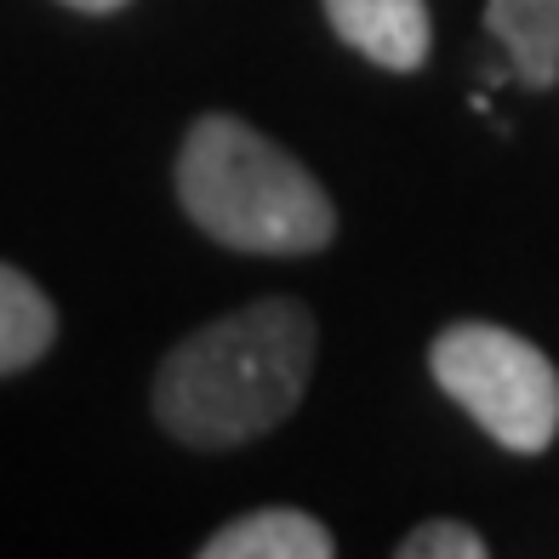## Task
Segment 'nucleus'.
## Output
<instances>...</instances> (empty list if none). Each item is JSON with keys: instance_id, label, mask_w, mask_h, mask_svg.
Here are the masks:
<instances>
[{"instance_id": "nucleus-1", "label": "nucleus", "mask_w": 559, "mask_h": 559, "mask_svg": "<svg viewBox=\"0 0 559 559\" xmlns=\"http://www.w3.org/2000/svg\"><path fill=\"white\" fill-rule=\"evenodd\" d=\"M314 371V314L263 297L183 337L155 377V417L183 445H246L297 412Z\"/></svg>"}, {"instance_id": "nucleus-2", "label": "nucleus", "mask_w": 559, "mask_h": 559, "mask_svg": "<svg viewBox=\"0 0 559 559\" xmlns=\"http://www.w3.org/2000/svg\"><path fill=\"white\" fill-rule=\"evenodd\" d=\"M177 200L212 240L258 258L320 251L337 228L314 171L235 115H200L177 155Z\"/></svg>"}, {"instance_id": "nucleus-3", "label": "nucleus", "mask_w": 559, "mask_h": 559, "mask_svg": "<svg viewBox=\"0 0 559 559\" xmlns=\"http://www.w3.org/2000/svg\"><path fill=\"white\" fill-rule=\"evenodd\" d=\"M435 383L508 451H548L559 435V371L508 325L456 320L428 348Z\"/></svg>"}, {"instance_id": "nucleus-4", "label": "nucleus", "mask_w": 559, "mask_h": 559, "mask_svg": "<svg viewBox=\"0 0 559 559\" xmlns=\"http://www.w3.org/2000/svg\"><path fill=\"white\" fill-rule=\"evenodd\" d=\"M332 29L377 69H417L428 58V7L423 0H325Z\"/></svg>"}, {"instance_id": "nucleus-5", "label": "nucleus", "mask_w": 559, "mask_h": 559, "mask_svg": "<svg viewBox=\"0 0 559 559\" xmlns=\"http://www.w3.org/2000/svg\"><path fill=\"white\" fill-rule=\"evenodd\" d=\"M332 531L302 508H258L200 543L206 559H332Z\"/></svg>"}, {"instance_id": "nucleus-6", "label": "nucleus", "mask_w": 559, "mask_h": 559, "mask_svg": "<svg viewBox=\"0 0 559 559\" xmlns=\"http://www.w3.org/2000/svg\"><path fill=\"white\" fill-rule=\"evenodd\" d=\"M486 23L531 92L559 81V0H491Z\"/></svg>"}, {"instance_id": "nucleus-7", "label": "nucleus", "mask_w": 559, "mask_h": 559, "mask_svg": "<svg viewBox=\"0 0 559 559\" xmlns=\"http://www.w3.org/2000/svg\"><path fill=\"white\" fill-rule=\"evenodd\" d=\"M58 337V314L29 274L0 263V377L35 366Z\"/></svg>"}, {"instance_id": "nucleus-8", "label": "nucleus", "mask_w": 559, "mask_h": 559, "mask_svg": "<svg viewBox=\"0 0 559 559\" xmlns=\"http://www.w3.org/2000/svg\"><path fill=\"white\" fill-rule=\"evenodd\" d=\"M486 537L463 520H428L400 543V559H486Z\"/></svg>"}, {"instance_id": "nucleus-9", "label": "nucleus", "mask_w": 559, "mask_h": 559, "mask_svg": "<svg viewBox=\"0 0 559 559\" xmlns=\"http://www.w3.org/2000/svg\"><path fill=\"white\" fill-rule=\"evenodd\" d=\"M69 7H81V12H115V7H126V0H69Z\"/></svg>"}]
</instances>
